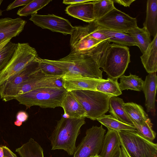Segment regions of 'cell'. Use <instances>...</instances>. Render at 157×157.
<instances>
[{
	"label": "cell",
	"mask_w": 157,
	"mask_h": 157,
	"mask_svg": "<svg viewBox=\"0 0 157 157\" xmlns=\"http://www.w3.org/2000/svg\"><path fill=\"white\" fill-rule=\"evenodd\" d=\"M40 59L39 57L35 59L0 86L1 99L9 91L29 79L40 70Z\"/></svg>",
	"instance_id": "obj_12"
},
{
	"label": "cell",
	"mask_w": 157,
	"mask_h": 157,
	"mask_svg": "<svg viewBox=\"0 0 157 157\" xmlns=\"http://www.w3.org/2000/svg\"><path fill=\"white\" fill-rule=\"evenodd\" d=\"M18 45L10 41L0 50V70L8 63L13 56Z\"/></svg>",
	"instance_id": "obj_32"
},
{
	"label": "cell",
	"mask_w": 157,
	"mask_h": 157,
	"mask_svg": "<svg viewBox=\"0 0 157 157\" xmlns=\"http://www.w3.org/2000/svg\"><path fill=\"white\" fill-rule=\"evenodd\" d=\"M16 151L21 157H44L43 149L38 143L32 138L17 148Z\"/></svg>",
	"instance_id": "obj_26"
},
{
	"label": "cell",
	"mask_w": 157,
	"mask_h": 157,
	"mask_svg": "<svg viewBox=\"0 0 157 157\" xmlns=\"http://www.w3.org/2000/svg\"><path fill=\"white\" fill-rule=\"evenodd\" d=\"M51 1V0H32L24 7L20 9L17 14L20 16L25 17L36 14L38 10Z\"/></svg>",
	"instance_id": "obj_30"
},
{
	"label": "cell",
	"mask_w": 157,
	"mask_h": 157,
	"mask_svg": "<svg viewBox=\"0 0 157 157\" xmlns=\"http://www.w3.org/2000/svg\"><path fill=\"white\" fill-rule=\"evenodd\" d=\"M98 30L107 36L108 40L110 42L126 46H136L133 38L127 33L105 29L100 26Z\"/></svg>",
	"instance_id": "obj_23"
},
{
	"label": "cell",
	"mask_w": 157,
	"mask_h": 157,
	"mask_svg": "<svg viewBox=\"0 0 157 157\" xmlns=\"http://www.w3.org/2000/svg\"><path fill=\"white\" fill-rule=\"evenodd\" d=\"M3 149L2 147H0V157H3Z\"/></svg>",
	"instance_id": "obj_44"
},
{
	"label": "cell",
	"mask_w": 157,
	"mask_h": 157,
	"mask_svg": "<svg viewBox=\"0 0 157 157\" xmlns=\"http://www.w3.org/2000/svg\"><path fill=\"white\" fill-rule=\"evenodd\" d=\"M113 157H122L121 147L118 148Z\"/></svg>",
	"instance_id": "obj_41"
},
{
	"label": "cell",
	"mask_w": 157,
	"mask_h": 157,
	"mask_svg": "<svg viewBox=\"0 0 157 157\" xmlns=\"http://www.w3.org/2000/svg\"><path fill=\"white\" fill-rule=\"evenodd\" d=\"M124 102L122 99L116 96L111 97L109 102V112L117 120L134 126V124L124 108Z\"/></svg>",
	"instance_id": "obj_21"
},
{
	"label": "cell",
	"mask_w": 157,
	"mask_h": 157,
	"mask_svg": "<svg viewBox=\"0 0 157 157\" xmlns=\"http://www.w3.org/2000/svg\"><path fill=\"white\" fill-rule=\"evenodd\" d=\"M67 92L64 88H42L18 95L14 99L19 104L25 105L26 109L34 105L42 108H55L61 106Z\"/></svg>",
	"instance_id": "obj_3"
},
{
	"label": "cell",
	"mask_w": 157,
	"mask_h": 157,
	"mask_svg": "<svg viewBox=\"0 0 157 157\" xmlns=\"http://www.w3.org/2000/svg\"><path fill=\"white\" fill-rule=\"evenodd\" d=\"M4 155L3 157H17L16 155L6 146H2Z\"/></svg>",
	"instance_id": "obj_38"
},
{
	"label": "cell",
	"mask_w": 157,
	"mask_h": 157,
	"mask_svg": "<svg viewBox=\"0 0 157 157\" xmlns=\"http://www.w3.org/2000/svg\"><path fill=\"white\" fill-rule=\"evenodd\" d=\"M127 33L133 38L142 54L151 42L150 35L144 27L141 28L137 26L129 30Z\"/></svg>",
	"instance_id": "obj_25"
},
{
	"label": "cell",
	"mask_w": 157,
	"mask_h": 157,
	"mask_svg": "<svg viewBox=\"0 0 157 157\" xmlns=\"http://www.w3.org/2000/svg\"><path fill=\"white\" fill-rule=\"evenodd\" d=\"M137 132L146 139L152 141L155 139L156 133L152 129V124L148 118L144 124L140 125L133 123Z\"/></svg>",
	"instance_id": "obj_33"
},
{
	"label": "cell",
	"mask_w": 157,
	"mask_h": 157,
	"mask_svg": "<svg viewBox=\"0 0 157 157\" xmlns=\"http://www.w3.org/2000/svg\"><path fill=\"white\" fill-rule=\"evenodd\" d=\"M89 0H64L63 3L65 4H75L91 1Z\"/></svg>",
	"instance_id": "obj_40"
},
{
	"label": "cell",
	"mask_w": 157,
	"mask_h": 157,
	"mask_svg": "<svg viewBox=\"0 0 157 157\" xmlns=\"http://www.w3.org/2000/svg\"><path fill=\"white\" fill-rule=\"evenodd\" d=\"M11 39H9L7 40H6L5 41L3 42H2L1 44H0V50L1 49V48L7 43H8L10 41Z\"/></svg>",
	"instance_id": "obj_42"
},
{
	"label": "cell",
	"mask_w": 157,
	"mask_h": 157,
	"mask_svg": "<svg viewBox=\"0 0 157 157\" xmlns=\"http://www.w3.org/2000/svg\"><path fill=\"white\" fill-rule=\"evenodd\" d=\"M146 12L143 27L154 37L157 34V0H147Z\"/></svg>",
	"instance_id": "obj_22"
},
{
	"label": "cell",
	"mask_w": 157,
	"mask_h": 157,
	"mask_svg": "<svg viewBox=\"0 0 157 157\" xmlns=\"http://www.w3.org/2000/svg\"><path fill=\"white\" fill-rule=\"evenodd\" d=\"M39 67L42 72L45 75L55 76H62L64 72L59 68L51 64L45 63L40 58Z\"/></svg>",
	"instance_id": "obj_34"
},
{
	"label": "cell",
	"mask_w": 157,
	"mask_h": 157,
	"mask_svg": "<svg viewBox=\"0 0 157 157\" xmlns=\"http://www.w3.org/2000/svg\"><path fill=\"white\" fill-rule=\"evenodd\" d=\"M29 20L42 29H47L64 35H71L75 28L68 20L53 14H34L31 15Z\"/></svg>",
	"instance_id": "obj_11"
},
{
	"label": "cell",
	"mask_w": 157,
	"mask_h": 157,
	"mask_svg": "<svg viewBox=\"0 0 157 157\" xmlns=\"http://www.w3.org/2000/svg\"><path fill=\"white\" fill-rule=\"evenodd\" d=\"M93 157H101L99 155H96L95 156H94Z\"/></svg>",
	"instance_id": "obj_46"
},
{
	"label": "cell",
	"mask_w": 157,
	"mask_h": 157,
	"mask_svg": "<svg viewBox=\"0 0 157 157\" xmlns=\"http://www.w3.org/2000/svg\"><path fill=\"white\" fill-rule=\"evenodd\" d=\"M93 2L95 20L103 17L115 8L113 0H94Z\"/></svg>",
	"instance_id": "obj_31"
},
{
	"label": "cell",
	"mask_w": 157,
	"mask_h": 157,
	"mask_svg": "<svg viewBox=\"0 0 157 157\" xmlns=\"http://www.w3.org/2000/svg\"><path fill=\"white\" fill-rule=\"evenodd\" d=\"M108 129L118 132L121 131H136L134 126L121 122L114 117L111 115H103L96 120Z\"/></svg>",
	"instance_id": "obj_27"
},
{
	"label": "cell",
	"mask_w": 157,
	"mask_h": 157,
	"mask_svg": "<svg viewBox=\"0 0 157 157\" xmlns=\"http://www.w3.org/2000/svg\"><path fill=\"white\" fill-rule=\"evenodd\" d=\"M144 82L141 78L130 73L128 76L123 75L120 78L119 85L121 91L130 90L140 91L142 90Z\"/></svg>",
	"instance_id": "obj_28"
},
{
	"label": "cell",
	"mask_w": 157,
	"mask_h": 157,
	"mask_svg": "<svg viewBox=\"0 0 157 157\" xmlns=\"http://www.w3.org/2000/svg\"><path fill=\"white\" fill-rule=\"evenodd\" d=\"M124 108L133 123L144 124L148 119L147 115L140 105L132 102L124 103Z\"/></svg>",
	"instance_id": "obj_24"
},
{
	"label": "cell",
	"mask_w": 157,
	"mask_h": 157,
	"mask_svg": "<svg viewBox=\"0 0 157 157\" xmlns=\"http://www.w3.org/2000/svg\"><path fill=\"white\" fill-rule=\"evenodd\" d=\"M61 77L62 76L46 75L40 69L31 78L9 91L1 99L6 102L14 99L18 95L37 89L48 87H57L56 80Z\"/></svg>",
	"instance_id": "obj_9"
},
{
	"label": "cell",
	"mask_w": 157,
	"mask_h": 157,
	"mask_svg": "<svg viewBox=\"0 0 157 157\" xmlns=\"http://www.w3.org/2000/svg\"><path fill=\"white\" fill-rule=\"evenodd\" d=\"M32 0H16L10 3L7 7L6 10L8 11L17 7L25 6Z\"/></svg>",
	"instance_id": "obj_36"
},
{
	"label": "cell",
	"mask_w": 157,
	"mask_h": 157,
	"mask_svg": "<svg viewBox=\"0 0 157 157\" xmlns=\"http://www.w3.org/2000/svg\"><path fill=\"white\" fill-rule=\"evenodd\" d=\"M85 118H66L62 117L49 137L52 150H63L69 155H73L80 128L86 123Z\"/></svg>",
	"instance_id": "obj_2"
},
{
	"label": "cell",
	"mask_w": 157,
	"mask_h": 157,
	"mask_svg": "<svg viewBox=\"0 0 157 157\" xmlns=\"http://www.w3.org/2000/svg\"><path fill=\"white\" fill-rule=\"evenodd\" d=\"M27 22L21 18L7 17L0 19V44L18 36L24 29Z\"/></svg>",
	"instance_id": "obj_15"
},
{
	"label": "cell",
	"mask_w": 157,
	"mask_h": 157,
	"mask_svg": "<svg viewBox=\"0 0 157 157\" xmlns=\"http://www.w3.org/2000/svg\"><path fill=\"white\" fill-rule=\"evenodd\" d=\"M157 86L156 73H149L143 84L142 90L145 98V105L148 112L155 114V97Z\"/></svg>",
	"instance_id": "obj_16"
},
{
	"label": "cell",
	"mask_w": 157,
	"mask_h": 157,
	"mask_svg": "<svg viewBox=\"0 0 157 157\" xmlns=\"http://www.w3.org/2000/svg\"><path fill=\"white\" fill-rule=\"evenodd\" d=\"M142 63L148 73L157 71V34L140 57Z\"/></svg>",
	"instance_id": "obj_19"
},
{
	"label": "cell",
	"mask_w": 157,
	"mask_h": 157,
	"mask_svg": "<svg viewBox=\"0 0 157 157\" xmlns=\"http://www.w3.org/2000/svg\"><path fill=\"white\" fill-rule=\"evenodd\" d=\"M91 1L70 5L66 9L69 15L89 23L95 21L94 13V4Z\"/></svg>",
	"instance_id": "obj_17"
},
{
	"label": "cell",
	"mask_w": 157,
	"mask_h": 157,
	"mask_svg": "<svg viewBox=\"0 0 157 157\" xmlns=\"http://www.w3.org/2000/svg\"><path fill=\"white\" fill-rule=\"evenodd\" d=\"M64 113L69 118L86 117V113L83 108L71 92H67L62 102L61 106Z\"/></svg>",
	"instance_id": "obj_18"
},
{
	"label": "cell",
	"mask_w": 157,
	"mask_h": 157,
	"mask_svg": "<svg viewBox=\"0 0 157 157\" xmlns=\"http://www.w3.org/2000/svg\"><path fill=\"white\" fill-rule=\"evenodd\" d=\"M28 117V114L26 112L20 111L18 112L17 114L16 121L22 124L23 122H25L27 120Z\"/></svg>",
	"instance_id": "obj_37"
},
{
	"label": "cell",
	"mask_w": 157,
	"mask_h": 157,
	"mask_svg": "<svg viewBox=\"0 0 157 157\" xmlns=\"http://www.w3.org/2000/svg\"><path fill=\"white\" fill-rule=\"evenodd\" d=\"M81 104L86 113V117L94 121L109 110L110 95L96 91L89 90L71 92Z\"/></svg>",
	"instance_id": "obj_6"
},
{
	"label": "cell",
	"mask_w": 157,
	"mask_h": 157,
	"mask_svg": "<svg viewBox=\"0 0 157 157\" xmlns=\"http://www.w3.org/2000/svg\"><path fill=\"white\" fill-rule=\"evenodd\" d=\"M3 0H0V7L1 5L3 2ZM2 11L0 9V16L2 15Z\"/></svg>",
	"instance_id": "obj_45"
},
{
	"label": "cell",
	"mask_w": 157,
	"mask_h": 157,
	"mask_svg": "<svg viewBox=\"0 0 157 157\" xmlns=\"http://www.w3.org/2000/svg\"><path fill=\"white\" fill-rule=\"evenodd\" d=\"M129 48L115 43L109 44L105 51L101 67L108 78L118 79L123 75L130 62Z\"/></svg>",
	"instance_id": "obj_4"
},
{
	"label": "cell",
	"mask_w": 157,
	"mask_h": 157,
	"mask_svg": "<svg viewBox=\"0 0 157 157\" xmlns=\"http://www.w3.org/2000/svg\"><path fill=\"white\" fill-rule=\"evenodd\" d=\"M114 2L118 3L124 7H129L130 5L135 0H113Z\"/></svg>",
	"instance_id": "obj_39"
},
{
	"label": "cell",
	"mask_w": 157,
	"mask_h": 157,
	"mask_svg": "<svg viewBox=\"0 0 157 157\" xmlns=\"http://www.w3.org/2000/svg\"><path fill=\"white\" fill-rule=\"evenodd\" d=\"M94 156H91L90 157H93Z\"/></svg>",
	"instance_id": "obj_47"
},
{
	"label": "cell",
	"mask_w": 157,
	"mask_h": 157,
	"mask_svg": "<svg viewBox=\"0 0 157 157\" xmlns=\"http://www.w3.org/2000/svg\"><path fill=\"white\" fill-rule=\"evenodd\" d=\"M110 43L105 40L88 50L81 52H71L67 56L57 60L42 59L41 60L56 66L68 75L102 79V71L99 68Z\"/></svg>",
	"instance_id": "obj_1"
},
{
	"label": "cell",
	"mask_w": 157,
	"mask_h": 157,
	"mask_svg": "<svg viewBox=\"0 0 157 157\" xmlns=\"http://www.w3.org/2000/svg\"><path fill=\"white\" fill-rule=\"evenodd\" d=\"M117 80L108 78L105 81L97 85L96 90L112 97L119 96L122 93Z\"/></svg>",
	"instance_id": "obj_29"
},
{
	"label": "cell",
	"mask_w": 157,
	"mask_h": 157,
	"mask_svg": "<svg viewBox=\"0 0 157 157\" xmlns=\"http://www.w3.org/2000/svg\"><path fill=\"white\" fill-rule=\"evenodd\" d=\"M71 35V52H81L88 50L101 42L91 37L86 25L75 26Z\"/></svg>",
	"instance_id": "obj_13"
},
{
	"label": "cell",
	"mask_w": 157,
	"mask_h": 157,
	"mask_svg": "<svg viewBox=\"0 0 157 157\" xmlns=\"http://www.w3.org/2000/svg\"><path fill=\"white\" fill-rule=\"evenodd\" d=\"M120 146L128 157H157V144L140 135L136 131L117 132Z\"/></svg>",
	"instance_id": "obj_5"
},
{
	"label": "cell",
	"mask_w": 157,
	"mask_h": 157,
	"mask_svg": "<svg viewBox=\"0 0 157 157\" xmlns=\"http://www.w3.org/2000/svg\"><path fill=\"white\" fill-rule=\"evenodd\" d=\"M106 130L102 125L87 129L86 136L76 147L73 157H90L99 155L102 149Z\"/></svg>",
	"instance_id": "obj_8"
},
{
	"label": "cell",
	"mask_w": 157,
	"mask_h": 157,
	"mask_svg": "<svg viewBox=\"0 0 157 157\" xmlns=\"http://www.w3.org/2000/svg\"><path fill=\"white\" fill-rule=\"evenodd\" d=\"M120 146L118 132L108 129L105 134L102 149L99 155L101 157H113Z\"/></svg>",
	"instance_id": "obj_20"
},
{
	"label": "cell",
	"mask_w": 157,
	"mask_h": 157,
	"mask_svg": "<svg viewBox=\"0 0 157 157\" xmlns=\"http://www.w3.org/2000/svg\"><path fill=\"white\" fill-rule=\"evenodd\" d=\"M122 157H128L124 149L121 147Z\"/></svg>",
	"instance_id": "obj_43"
},
{
	"label": "cell",
	"mask_w": 157,
	"mask_h": 157,
	"mask_svg": "<svg viewBox=\"0 0 157 157\" xmlns=\"http://www.w3.org/2000/svg\"><path fill=\"white\" fill-rule=\"evenodd\" d=\"M38 57L36 49L28 43H18L11 59L0 70V86Z\"/></svg>",
	"instance_id": "obj_7"
},
{
	"label": "cell",
	"mask_w": 157,
	"mask_h": 157,
	"mask_svg": "<svg viewBox=\"0 0 157 157\" xmlns=\"http://www.w3.org/2000/svg\"><path fill=\"white\" fill-rule=\"evenodd\" d=\"M95 22L101 27L126 33L137 26L136 18L130 16L115 7Z\"/></svg>",
	"instance_id": "obj_10"
},
{
	"label": "cell",
	"mask_w": 157,
	"mask_h": 157,
	"mask_svg": "<svg viewBox=\"0 0 157 157\" xmlns=\"http://www.w3.org/2000/svg\"><path fill=\"white\" fill-rule=\"evenodd\" d=\"M99 27L100 26L98 25L97 27L94 29L89 34V35L93 38L101 42L108 40V38L107 36L99 31L98 29Z\"/></svg>",
	"instance_id": "obj_35"
},
{
	"label": "cell",
	"mask_w": 157,
	"mask_h": 157,
	"mask_svg": "<svg viewBox=\"0 0 157 157\" xmlns=\"http://www.w3.org/2000/svg\"><path fill=\"white\" fill-rule=\"evenodd\" d=\"M62 78L63 87L68 92L81 90H96L97 85L106 80L72 75L65 73Z\"/></svg>",
	"instance_id": "obj_14"
}]
</instances>
